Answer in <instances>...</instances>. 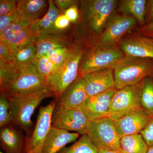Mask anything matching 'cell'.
Returning a JSON list of instances; mask_svg holds the SVG:
<instances>
[{"instance_id":"9c48e42d","label":"cell","mask_w":153,"mask_h":153,"mask_svg":"<svg viewBox=\"0 0 153 153\" xmlns=\"http://www.w3.org/2000/svg\"><path fill=\"white\" fill-rule=\"evenodd\" d=\"M56 103V100H54L40 107L32 135L26 139L25 153H42L43 143L52 127V113Z\"/></svg>"},{"instance_id":"8d00e7d4","label":"cell","mask_w":153,"mask_h":153,"mask_svg":"<svg viewBox=\"0 0 153 153\" xmlns=\"http://www.w3.org/2000/svg\"><path fill=\"white\" fill-rule=\"evenodd\" d=\"M136 31V34L153 39V22L149 25L140 27Z\"/></svg>"},{"instance_id":"8992f818","label":"cell","mask_w":153,"mask_h":153,"mask_svg":"<svg viewBox=\"0 0 153 153\" xmlns=\"http://www.w3.org/2000/svg\"><path fill=\"white\" fill-rule=\"evenodd\" d=\"M87 135L98 150L124 153L120 147L121 138L115 127L114 121L108 117L90 121Z\"/></svg>"},{"instance_id":"ab89813d","label":"cell","mask_w":153,"mask_h":153,"mask_svg":"<svg viewBox=\"0 0 153 153\" xmlns=\"http://www.w3.org/2000/svg\"><path fill=\"white\" fill-rule=\"evenodd\" d=\"M147 153H153V145L149 147Z\"/></svg>"},{"instance_id":"2e32d148","label":"cell","mask_w":153,"mask_h":153,"mask_svg":"<svg viewBox=\"0 0 153 153\" xmlns=\"http://www.w3.org/2000/svg\"><path fill=\"white\" fill-rule=\"evenodd\" d=\"M30 26L20 23L11 24L0 32V41L8 44L12 49L36 42L37 37L32 33Z\"/></svg>"},{"instance_id":"d6986e66","label":"cell","mask_w":153,"mask_h":153,"mask_svg":"<svg viewBox=\"0 0 153 153\" xmlns=\"http://www.w3.org/2000/svg\"><path fill=\"white\" fill-rule=\"evenodd\" d=\"M26 142L22 131L10 124L1 128V147L4 153H25Z\"/></svg>"},{"instance_id":"4316f807","label":"cell","mask_w":153,"mask_h":153,"mask_svg":"<svg viewBox=\"0 0 153 153\" xmlns=\"http://www.w3.org/2000/svg\"><path fill=\"white\" fill-rule=\"evenodd\" d=\"M141 108L153 117V77H146L140 83Z\"/></svg>"},{"instance_id":"7a4b0ae2","label":"cell","mask_w":153,"mask_h":153,"mask_svg":"<svg viewBox=\"0 0 153 153\" xmlns=\"http://www.w3.org/2000/svg\"><path fill=\"white\" fill-rule=\"evenodd\" d=\"M117 3L115 0L79 1L83 30L86 34H99L113 15Z\"/></svg>"},{"instance_id":"1f68e13d","label":"cell","mask_w":153,"mask_h":153,"mask_svg":"<svg viewBox=\"0 0 153 153\" xmlns=\"http://www.w3.org/2000/svg\"><path fill=\"white\" fill-rule=\"evenodd\" d=\"M71 23L64 14L61 13L55 20L54 27L57 33H62L70 27Z\"/></svg>"},{"instance_id":"60d3db41","label":"cell","mask_w":153,"mask_h":153,"mask_svg":"<svg viewBox=\"0 0 153 153\" xmlns=\"http://www.w3.org/2000/svg\"><path fill=\"white\" fill-rule=\"evenodd\" d=\"M0 153H5L3 152H0Z\"/></svg>"},{"instance_id":"5bb4252c","label":"cell","mask_w":153,"mask_h":153,"mask_svg":"<svg viewBox=\"0 0 153 153\" xmlns=\"http://www.w3.org/2000/svg\"><path fill=\"white\" fill-rule=\"evenodd\" d=\"M151 117L140 108L114 121V126L120 138L140 133L149 123Z\"/></svg>"},{"instance_id":"f1b7e54d","label":"cell","mask_w":153,"mask_h":153,"mask_svg":"<svg viewBox=\"0 0 153 153\" xmlns=\"http://www.w3.org/2000/svg\"><path fill=\"white\" fill-rule=\"evenodd\" d=\"M13 118L10 111L9 97L5 93H1L0 96V127L11 124Z\"/></svg>"},{"instance_id":"f546056e","label":"cell","mask_w":153,"mask_h":153,"mask_svg":"<svg viewBox=\"0 0 153 153\" xmlns=\"http://www.w3.org/2000/svg\"><path fill=\"white\" fill-rule=\"evenodd\" d=\"M19 22L20 20L16 11L0 16V32L11 24Z\"/></svg>"},{"instance_id":"e575fe53","label":"cell","mask_w":153,"mask_h":153,"mask_svg":"<svg viewBox=\"0 0 153 153\" xmlns=\"http://www.w3.org/2000/svg\"><path fill=\"white\" fill-rule=\"evenodd\" d=\"M79 1L74 0H55L53 1L54 4L57 8L59 9L60 13L64 14L65 11L72 7L76 6L78 7L79 5Z\"/></svg>"},{"instance_id":"7402d4cb","label":"cell","mask_w":153,"mask_h":153,"mask_svg":"<svg viewBox=\"0 0 153 153\" xmlns=\"http://www.w3.org/2000/svg\"><path fill=\"white\" fill-rule=\"evenodd\" d=\"M49 7L47 13L41 19L36 20L30 26L31 32L38 36L44 34H57L54 24L57 17L61 13L53 1H49Z\"/></svg>"},{"instance_id":"f35d334b","label":"cell","mask_w":153,"mask_h":153,"mask_svg":"<svg viewBox=\"0 0 153 153\" xmlns=\"http://www.w3.org/2000/svg\"><path fill=\"white\" fill-rule=\"evenodd\" d=\"M98 153H120L113 151L106 150L104 149H99Z\"/></svg>"},{"instance_id":"b9f144b4","label":"cell","mask_w":153,"mask_h":153,"mask_svg":"<svg viewBox=\"0 0 153 153\" xmlns=\"http://www.w3.org/2000/svg\"><path fill=\"white\" fill-rule=\"evenodd\" d=\"M152 76V77H153V74Z\"/></svg>"},{"instance_id":"4fadbf2b","label":"cell","mask_w":153,"mask_h":153,"mask_svg":"<svg viewBox=\"0 0 153 153\" xmlns=\"http://www.w3.org/2000/svg\"><path fill=\"white\" fill-rule=\"evenodd\" d=\"M120 47L127 57L153 59V39L136 34L123 37Z\"/></svg>"},{"instance_id":"836d02e7","label":"cell","mask_w":153,"mask_h":153,"mask_svg":"<svg viewBox=\"0 0 153 153\" xmlns=\"http://www.w3.org/2000/svg\"><path fill=\"white\" fill-rule=\"evenodd\" d=\"M0 60L5 61L14 60L13 49L1 41H0Z\"/></svg>"},{"instance_id":"83f0119b","label":"cell","mask_w":153,"mask_h":153,"mask_svg":"<svg viewBox=\"0 0 153 153\" xmlns=\"http://www.w3.org/2000/svg\"><path fill=\"white\" fill-rule=\"evenodd\" d=\"M98 150L94 145L87 134L83 135L69 147H65L58 153H98Z\"/></svg>"},{"instance_id":"9a60e30c","label":"cell","mask_w":153,"mask_h":153,"mask_svg":"<svg viewBox=\"0 0 153 153\" xmlns=\"http://www.w3.org/2000/svg\"><path fill=\"white\" fill-rule=\"evenodd\" d=\"M88 97L115 88L114 70L106 68L93 71L82 76Z\"/></svg>"},{"instance_id":"5b68a950","label":"cell","mask_w":153,"mask_h":153,"mask_svg":"<svg viewBox=\"0 0 153 153\" xmlns=\"http://www.w3.org/2000/svg\"><path fill=\"white\" fill-rule=\"evenodd\" d=\"M127 57L120 47H96L82 56L79 63L78 77L93 71L113 68Z\"/></svg>"},{"instance_id":"d590c367","label":"cell","mask_w":153,"mask_h":153,"mask_svg":"<svg viewBox=\"0 0 153 153\" xmlns=\"http://www.w3.org/2000/svg\"><path fill=\"white\" fill-rule=\"evenodd\" d=\"M64 15L70 21L71 23H77L79 19V11L77 6H74L67 9Z\"/></svg>"},{"instance_id":"4dcf8cb0","label":"cell","mask_w":153,"mask_h":153,"mask_svg":"<svg viewBox=\"0 0 153 153\" xmlns=\"http://www.w3.org/2000/svg\"><path fill=\"white\" fill-rule=\"evenodd\" d=\"M17 4L18 1L16 0H1L0 16L16 11Z\"/></svg>"},{"instance_id":"52a82bcc","label":"cell","mask_w":153,"mask_h":153,"mask_svg":"<svg viewBox=\"0 0 153 153\" xmlns=\"http://www.w3.org/2000/svg\"><path fill=\"white\" fill-rule=\"evenodd\" d=\"M52 126L68 132L74 131L80 135L87 134L90 121L81 108H68L56 103L52 119Z\"/></svg>"},{"instance_id":"7c38bea8","label":"cell","mask_w":153,"mask_h":153,"mask_svg":"<svg viewBox=\"0 0 153 153\" xmlns=\"http://www.w3.org/2000/svg\"><path fill=\"white\" fill-rule=\"evenodd\" d=\"M116 88L88 97L81 107L82 112L90 121L108 117L111 104Z\"/></svg>"},{"instance_id":"277c9868","label":"cell","mask_w":153,"mask_h":153,"mask_svg":"<svg viewBox=\"0 0 153 153\" xmlns=\"http://www.w3.org/2000/svg\"><path fill=\"white\" fill-rule=\"evenodd\" d=\"M84 53L81 47L74 43L62 65L45 79L55 94L56 99L78 78L79 63Z\"/></svg>"},{"instance_id":"44dd1931","label":"cell","mask_w":153,"mask_h":153,"mask_svg":"<svg viewBox=\"0 0 153 153\" xmlns=\"http://www.w3.org/2000/svg\"><path fill=\"white\" fill-rule=\"evenodd\" d=\"M44 0H20L18 1L16 12L20 20L19 23L31 25L38 19L45 6Z\"/></svg>"},{"instance_id":"603a6c76","label":"cell","mask_w":153,"mask_h":153,"mask_svg":"<svg viewBox=\"0 0 153 153\" xmlns=\"http://www.w3.org/2000/svg\"><path fill=\"white\" fill-rule=\"evenodd\" d=\"M147 2L146 0H122L119 3L118 9L122 14L133 17L142 27L146 25Z\"/></svg>"},{"instance_id":"cb8c5ba5","label":"cell","mask_w":153,"mask_h":153,"mask_svg":"<svg viewBox=\"0 0 153 153\" xmlns=\"http://www.w3.org/2000/svg\"><path fill=\"white\" fill-rule=\"evenodd\" d=\"M20 72V68L14 60L5 61L0 60V90L6 93Z\"/></svg>"},{"instance_id":"ac0fdd59","label":"cell","mask_w":153,"mask_h":153,"mask_svg":"<svg viewBox=\"0 0 153 153\" xmlns=\"http://www.w3.org/2000/svg\"><path fill=\"white\" fill-rule=\"evenodd\" d=\"M79 135L52 126L43 143L41 153H58L68 144L76 141Z\"/></svg>"},{"instance_id":"8fae6325","label":"cell","mask_w":153,"mask_h":153,"mask_svg":"<svg viewBox=\"0 0 153 153\" xmlns=\"http://www.w3.org/2000/svg\"><path fill=\"white\" fill-rule=\"evenodd\" d=\"M48 86L34 64L20 68L16 79L5 93L8 97L32 92Z\"/></svg>"},{"instance_id":"d6a6232c","label":"cell","mask_w":153,"mask_h":153,"mask_svg":"<svg viewBox=\"0 0 153 153\" xmlns=\"http://www.w3.org/2000/svg\"><path fill=\"white\" fill-rule=\"evenodd\" d=\"M140 134L149 147L153 145V117H151L149 123Z\"/></svg>"},{"instance_id":"6da1fadb","label":"cell","mask_w":153,"mask_h":153,"mask_svg":"<svg viewBox=\"0 0 153 153\" xmlns=\"http://www.w3.org/2000/svg\"><path fill=\"white\" fill-rule=\"evenodd\" d=\"M49 97L56 96L49 86L32 92L9 97L12 123L30 135L33 125L31 118L35 110L44 100Z\"/></svg>"},{"instance_id":"484cf974","label":"cell","mask_w":153,"mask_h":153,"mask_svg":"<svg viewBox=\"0 0 153 153\" xmlns=\"http://www.w3.org/2000/svg\"><path fill=\"white\" fill-rule=\"evenodd\" d=\"M120 143L124 153H147L149 147L140 134L122 137Z\"/></svg>"},{"instance_id":"e0dca14e","label":"cell","mask_w":153,"mask_h":153,"mask_svg":"<svg viewBox=\"0 0 153 153\" xmlns=\"http://www.w3.org/2000/svg\"><path fill=\"white\" fill-rule=\"evenodd\" d=\"M88 97L85 81L82 77H78L56 99V102L58 105L65 108H80Z\"/></svg>"},{"instance_id":"30bf717a","label":"cell","mask_w":153,"mask_h":153,"mask_svg":"<svg viewBox=\"0 0 153 153\" xmlns=\"http://www.w3.org/2000/svg\"><path fill=\"white\" fill-rule=\"evenodd\" d=\"M137 21L133 17L122 14H113L108 20L96 47L114 46L123 36L135 26Z\"/></svg>"},{"instance_id":"3957f363","label":"cell","mask_w":153,"mask_h":153,"mask_svg":"<svg viewBox=\"0 0 153 153\" xmlns=\"http://www.w3.org/2000/svg\"><path fill=\"white\" fill-rule=\"evenodd\" d=\"M116 88L139 84L145 78L152 76L153 59L127 57L113 68Z\"/></svg>"},{"instance_id":"74e56055","label":"cell","mask_w":153,"mask_h":153,"mask_svg":"<svg viewBox=\"0 0 153 153\" xmlns=\"http://www.w3.org/2000/svg\"><path fill=\"white\" fill-rule=\"evenodd\" d=\"M153 22V0H149L147 2L146 11V25Z\"/></svg>"},{"instance_id":"ba28073f","label":"cell","mask_w":153,"mask_h":153,"mask_svg":"<svg viewBox=\"0 0 153 153\" xmlns=\"http://www.w3.org/2000/svg\"><path fill=\"white\" fill-rule=\"evenodd\" d=\"M140 83L121 89H116L111 100L108 117L115 121L141 108Z\"/></svg>"},{"instance_id":"d4e9b609","label":"cell","mask_w":153,"mask_h":153,"mask_svg":"<svg viewBox=\"0 0 153 153\" xmlns=\"http://www.w3.org/2000/svg\"><path fill=\"white\" fill-rule=\"evenodd\" d=\"M13 54L14 61L20 68L34 64L37 58L36 42L13 48Z\"/></svg>"},{"instance_id":"ffe728a7","label":"cell","mask_w":153,"mask_h":153,"mask_svg":"<svg viewBox=\"0 0 153 153\" xmlns=\"http://www.w3.org/2000/svg\"><path fill=\"white\" fill-rule=\"evenodd\" d=\"M73 44L71 36L64 33L42 34L36 38L37 58L44 56L54 49L68 47Z\"/></svg>"}]
</instances>
